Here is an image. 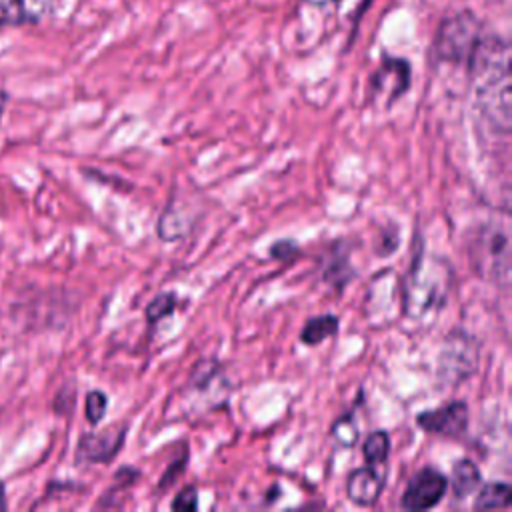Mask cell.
Segmentation results:
<instances>
[{
	"instance_id": "13",
	"label": "cell",
	"mask_w": 512,
	"mask_h": 512,
	"mask_svg": "<svg viewBox=\"0 0 512 512\" xmlns=\"http://www.w3.org/2000/svg\"><path fill=\"white\" fill-rule=\"evenodd\" d=\"M478 494L474 498V510H494L506 508L512 498V488L506 482H486L480 484Z\"/></svg>"
},
{
	"instance_id": "2",
	"label": "cell",
	"mask_w": 512,
	"mask_h": 512,
	"mask_svg": "<svg viewBox=\"0 0 512 512\" xmlns=\"http://www.w3.org/2000/svg\"><path fill=\"white\" fill-rule=\"evenodd\" d=\"M452 278L450 262L442 256L426 254L418 240L410 268L402 278V312L408 318H422L440 310L450 294Z\"/></svg>"
},
{
	"instance_id": "15",
	"label": "cell",
	"mask_w": 512,
	"mask_h": 512,
	"mask_svg": "<svg viewBox=\"0 0 512 512\" xmlns=\"http://www.w3.org/2000/svg\"><path fill=\"white\" fill-rule=\"evenodd\" d=\"M362 454L368 466H382L390 454V434L386 430H374L362 444Z\"/></svg>"
},
{
	"instance_id": "16",
	"label": "cell",
	"mask_w": 512,
	"mask_h": 512,
	"mask_svg": "<svg viewBox=\"0 0 512 512\" xmlns=\"http://www.w3.org/2000/svg\"><path fill=\"white\" fill-rule=\"evenodd\" d=\"M176 308V294L174 292H160L158 296H154L148 306H146V318L150 324L170 316Z\"/></svg>"
},
{
	"instance_id": "8",
	"label": "cell",
	"mask_w": 512,
	"mask_h": 512,
	"mask_svg": "<svg viewBox=\"0 0 512 512\" xmlns=\"http://www.w3.org/2000/svg\"><path fill=\"white\" fill-rule=\"evenodd\" d=\"M126 440V426H110L100 432H86L78 440L76 464H108L116 458Z\"/></svg>"
},
{
	"instance_id": "10",
	"label": "cell",
	"mask_w": 512,
	"mask_h": 512,
	"mask_svg": "<svg viewBox=\"0 0 512 512\" xmlns=\"http://www.w3.org/2000/svg\"><path fill=\"white\" fill-rule=\"evenodd\" d=\"M54 10L56 0H0V26L40 24Z\"/></svg>"
},
{
	"instance_id": "7",
	"label": "cell",
	"mask_w": 512,
	"mask_h": 512,
	"mask_svg": "<svg viewBox=\"0 0 512 512\" xmlns=\"http://www.w3.org/2000/svg\"><path fill=\"white\" fill-rule=\"evenodd\" d=\"M446 488L448 478L440 470L426 466L412 476L400 504L406 510H430L444 498Z\"/></svg>"
},
{
	"instance_id": "17",
	"label": "cell",
	"mask_w": 512,
	"mask_h": 512,
	"mask_svg": "<svg viewBox=\"0 0 512 512\" xmlns=\"http://www.w3.org/2000/svg\"><path fill=\"white\" fill-rule=\"evenodd\" d=\"M354 276V270L348 264V258L344 254H334L330 264L324 270V280L332 286H344Z\"/></svg>"
},
{
	"instance_id": "14",
	"label": "cell",
	"mask_w": 512,
	"mask_h": 512,
	"mask_svg": "<svg viewBox=\"0 0 512 512\" xmlns=\"http://www.w3.org/2000/svg\"><path fill=\"white\" fill-rule=\"evenodd\" d=\"M338 316L334 314H322V316H314L310 318L302 332H300V340L302 344H308V346H314V344H320L322 340L334 336L338 332Z\"/></svg>"
},
{
	"instance_id": "19",
	"label": "cell",
	"mask_w": 512,
	"mask_h": 512,
	"mask_svg": "<svg viewBox=\"0 0 512 512\" xmlns=\"http://www.w3.org/2000/svg\"><path fill=\"white\" fill-rule=\"evenodd\" d=\"M186 462H188V450L184 448V450H182V454H180V458L172 460V464L166 468L164 476L160 478V484H158V490H160V492L168 490V488L176 482V478H180V476H182V472L186 470Z\"/></svg>"
},
{
	"instance_id": "24",
	"label": "cell",
	"mask_w": 512,
	"mask_h": 512,
	"mask_svg": "<svg viewBox=\"0 0 512 512\" xmlns=\"http://www.w3.org/2000/svg\"><path fill=\"white\" fill-rule=\"evenodd\" d=\"M6 508H8V502H6V486H4V482L0 480V512L6 510Z\"/></svg>"
},
{
	"instance_id": "5",
	"label": "cell",
	"mask_w": 512,
	"mask_h": 512,
	"mask_svg": "<svg viewBox=\"0 0 512 512\" xmlns=\"http://www.w3.org/2000/svg\"><path fill=\"white\" fill-rule=\"evenodd\" d=\"M478 366V344L470 334L452 332L440 352L438 360V376L442 382L456 384L470 374H474Z\"/></svg>"
},
{
	"instance_id": "11",
	"label": "cell",
	"mask_w": 512,
	"mask_h": 512,
	"mask_svg": "<svg viewBox=\"0 0 512 512\" xmlns=\"http://www.w3.org/2000/svg\"><path fill=\"white\" fill-rule=\"evenodd\" d=\"M384 488V476L376 466H362L350 472L346 480V494L358 506H372Z\"/></svg>"
},
{
	"instance_id": "25",
	"label": "cell",
	"mask_w": 512,
	"mask_h": 512,
	"mask_svg": "<svg viewBox=\"0 0 512 512\" xmlns=\"http://www.w3.org/2000/svg\"><path fill=\"white\" fill-rule=\"evenodd\" d=\"M6 102H8V94L0 92V120H2V114H4V108H6Z\"/></svg>"
},
{
	"instance_id": "3",
	"label": "cell",
	"mask_w": 512,
	"mask_h": 512,
	"mask_svg": "<svg viewBox=\"0 0 512 512\" xmlns=\"http://www.w3.org/2000/svg\"><path fill=\"white\" fill-rule=\"evenodd\" d=\"M482 22L470 10H460L442 18L432 40L430 54L438 64L466 66L478 40L482 38Z\"/></svg>"
},
{
	"instance_id": "9",
	"label": "cell",
	"mask_w": 512,
	"mask_h": 512,
	"mask_svg": "<svg viewBox=\"0 0 512 512\" xmlns=\"http://www.w3.org/2000/svg\"><path fill=\"white\" fill-rule=\"evenodd\" d=\"M416 424L430 434L460 438L468 428V406L462 400H454L434 410H424L416 416Z\"/></svg>"
},
{
	"instance_id": "20",
	"label": "cell",
	"mask_w": 512,
	"mask_h": 512,
	"mask_svg": "<svg viewBox=\"0 0 512 512\" xmlns=\"http://www.w3.org/2000/svg\"><path fill=\"white\" fill-rule=\"evenodd\" d=\"M172 510H178V512H194L198 508V490L194 486H186L182 488L176 498L172 500L170 504Z\"/></svg>"
},
{
	"instance_id": "12",
	"label": "cell",
	"mask_w": 512,
	"mask_h": 512,
	"mask_svg": "<svg viewBox=\"0 0 512 512\" xmlns=\"http://www.w3.org/2000/svg\"><path fill=\"white\" fill-rule=\"evenodd\" d=\"M482 484V474L470 458H460L452 466V492L458 500L472 494Z\"/></svg>"
},
{
	"instance_id": "23",
	"label": "cell",
	"mask_w": 512,
	"mask_h": 512,
	"mask_svg": "<svg viewBox=\"0 0 512 512\" xmlns=\"http://www.w3.org/2000/svg\"><path fill=\"white\" fill-rule=\"evenodd\" d=\"M306 2L316 8H326V6H334L338 0H306Z\"/></svg>"
},
{
	"instance_id": "1",
	"label": "cell",
	"mask_w": 512,
	"mask_h": 512,
	"mask_svg": "<svg viewBox=\"0 0 512 512\" xmlns=\"http://www.w3.org/2000/svg\"><path fill=\"white\" fill-rule=\"evenodd\" d=\"M474 104L490 130L508 134L512 128L510 46L496 34H482L468 64Z\"/></svg>"
},
{
	"instance_id": "4",
	"label": "cell",
	"mask_w": 512,
	"mask_h": 512,
	"mask_svg": "<svg viewBox=\"0 0 512 512\" xmlns=\"http://www.w3.org/2000/svg\"><path fill=\"white\" fill-rule=\"evenodd\" d=\"M470 262L476 274L508 286L510 282V238L504 226L484 224L476 230L468 244Z\"/></svg>"
},
{
	"instance_id": "22",
	"label": "cell",
	"mask_w": 512,
	"mask_h": 512,
	"mask_svg": "<svg viewBox=\"0 0 512 512\" xmlns=\"http://www.w3.org/2000/svg\"><path fill=\"white\" fill-rule=\"evenodd\" d=\"M270 254L274 258H278V260H290L292 256L298 254V246L294 242H290V240H280V242H276L270 248Z\"/></svg>"
},
{
	"instance_id": "18",
	"label": "cell",
	"mask_w": 512,
	"mask_h": 512,
	"mask_svg": "<svg viewBox=\"0 0 512 512\" xmlns=\"http://www.w3.org/2000/svg\"><path fill=\"white\" fill-rule=\"evenodd\" d=\"M106 410H108V396L102 390H90L86 394V404H84L86 420L96 426L104 418Z\"/></svg>"
},
{
	"instance_id": "21",
	"label": "cell",
	"mask_w": 512,
	"mask_h": 512,
	"mask_svg": "<svg viewBox=\"0 0 512 512\" xmlns=\"http://www.w3.org/2000/svg\"><path fill=\"white\" fill-rule=\"evenodd\" d=\"M334 436H336L342 444H346V446H350V444L356 442L358 430H356V426L352 424V418H350V416H346V418H342V420H338V422L334 424Z\"/></svg>"
},
{
	"instance_id": "6",
	"label": "cell",
	"mask_w": 512,
	"mask_h": 512,
	"mask_svg": "<svg viewBox=\"0 0 512 512\" xmlns=\"http://www.w3.org/2000/svg\"><path fill=\"white\" fill-rule=\"evenodd\" d=\"M410 78H412V70L408 60L384 54L380 60V66L374 70L370 78L368 94L372 100L380 98L388 108L400 96H404V92L410 88Z\"/></svg>"
}]
</instances>
